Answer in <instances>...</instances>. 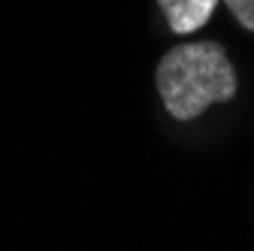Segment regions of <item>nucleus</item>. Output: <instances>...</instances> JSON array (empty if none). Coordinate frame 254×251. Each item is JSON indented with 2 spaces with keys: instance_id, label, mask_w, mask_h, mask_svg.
<instances>
[{
  "instance_id": "obj_1",
  "label": "nucleus",
  "mask_w": 254,
  "mask_h": 251,
  "mask_svg": "<svg viewBox=\"0 0 254 251\" xmlns=\"http://www.w3.org/2000/svg\"><path fill=\"white\" fill-rule=\"evenodd\" d=\"M157 91L173 118L190 121L233 97L236 73L218 43H188L167 52L157 64Z\"/></svg>"
},
{
  "instance_id": "obj_2",
  "label": "nucleus",
  "mask_w": 254,
  "mask_h": 251,
  "mask_svg": "<svg viewBox=\"0 0 254 251\" xmlns=\"http://www.w3.org/2000/svg\"><path fill=\"white\" fill-rule=\"evenodd\" d=\"M170 21V30H176V34H194V30H200L215 6H218V0H157Z\"/></svg>"
},
{
  "instance_id": "obj_3",
  "label": "nucleus",
  "mask_w": 254,
  "mask_h": 251,
  "mask_svg": "<svg viewBox=\"0 0 254 251\" xmlns=\"http://www.w3.org/2000/svg\"><path fill=\"white\" fill-rule=\"evenodd\" d=\"M224 3L230 6V12L239 18L242 27L254 30V0H224Z\"/></svg>"
}]
</instances>
